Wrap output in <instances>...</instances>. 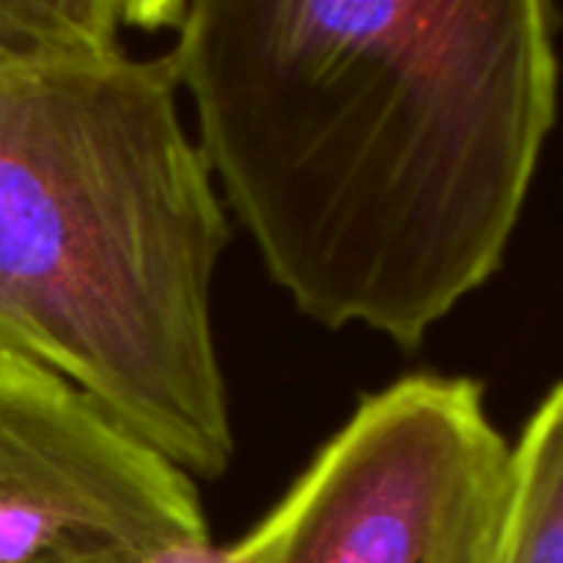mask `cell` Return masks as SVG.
Instances as JSON below:
<instances>
[{"instance_id": "cell-5", "label": "cell", "mask_w": 563, "mask_h": 563, "mask_svg": "<svg viewBox=\"0 0 563 563\" xmlns=\"http://www.w3.org/2000/svg\"><path fill=\"white\" fill-rule=\"evenodd\" d=\"M481 563H563V385L510 448L504 504Z\"/></svg>"}, {"instance_id": "cell-8", "label": "cell", "mask_w": 563, "mask_h": 563, "mask_svg": "<svg viewBox=\"0 0 563 563\" xmlns=\"http://www.w3.org/2000/svg\"><path fill=\"white\" fill-rule=\"evenodd\" d=\"M186 14V0H117V18L126 27L163 31L179 27Z\"/></svg>"}, {"instance_id": "cell-9", "label": "cell", "mask_w": 563, "mask_h": 563, "mask_svg": "<svg viewBox=\"0 0 563 563\" xmlns=\"http://www.w3.org/2000/svg\"><path fill=\"white\" fill-rule=\"evenodd\" d=\"M140 556H117V553H107V556H80V560H64V563H136Z\"/></svg>"}, {"instance_id": "cell-1", "label": "cell", "mask_w": 563, "mask_h": 563, "mask_svg": "<svg viewBox=\"0 0 563 563\" xmlns=\"http://www.w3.org/2000/svg\"><path fill=\"white\" fill-rule=\"evenodd\" d=\"M166 57L268 278L408 352L500 268L556 123V0H186Z\"/></svg>"}, {"instance_id": "cell-3", "label": "cell", "mask_w": 563, "mask_h": 563, "mask_svg": "<svg viewBox=\"0 0 563 563\" xmlns=\"http://www.w3.org/2000/svg\"><path fill=\"white\" fill-rule=\"evenodd\" d=\"M510 448L471 378L365 395L258 523L272 563H481Z\"/></svg>"}, {"instance_id": "cell-6", "label": "cell", "mask_w": 563, "mask_h": 563, "mask_svg": "<svg viewBox=\"0 0 563 563\" xmlns=\"http://www.w3.org/2000/svg\"><path fill=\"white\" fill-rule=\"evenodd\" d=\"M120 54L117 0H0V67Z\"/></svg>"}, {"instance_id": "cell-4", "label": "cell", "mask_w": 563, "mask_h": 563, "mask_svg": "<svg viewBox=\"0 0 563 563\" xmlns=\"http://www.w3.org/2000/svg\"><path fill=\"white\" fill-rule=\"evenodd\" d=\"M202 537L186 471L67 378L0 352V563L146 556Z\"/></svg>"}, {"instance_id": "cell-7", "label": "cell", "mask_w": 563, "mask_h": 563, "mask_svg": "<svg viewBox=\"0 0 563 563\" xmlns=\"http://www.w3.org/2000/svg\"><path fill=\"white\" fill-rule=\"evenodd\" d=\"M136 563H272V556H268L262 533L252 527L242 540H235L229 547H216L209 537L176 540V543H166V547L140 556Z\"/></svg>"}, {"instance_id": "cell-2", "label": "cell", "mask_w": 563, "mask_h": 563, "mask_svg": "<svg viewBox=\"0 0 563 563\" xmlns=\"http://www.w3.org/2000/svg\"><path fill=\"white\" fill-rule=\"evenodd\" d=\"M225 245L169 57L0 67V352L67 378L189 477L235 454L212 325Z\"/></svg>"}]
</instances>
